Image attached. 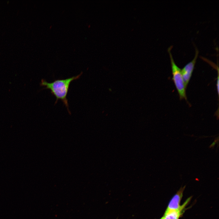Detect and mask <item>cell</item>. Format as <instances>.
<instances>
[{"instance_id":"obj_1","label":"cell","mask_w":219,"mask_h":219,"mask_svg":"<svg viewBox=\"0 0 219 219\" xmlns=\"http://www.w3.org/2000/svg\"><path fill=\"white\" fill-rule=\"evenodd\" d=\"M82 73V72L76 76H74L66 79L55 80L52 82H48L45 79H42L40 83V85L41 86H44L43 89L50 90L52 94L55 96L56 99L55 104L57 103L59 100H61L70 114L71 113L69 110L68 104L67 99L69 86L71 82L79 78Z\"/></svg>"},{"instance_id":"obj_2","label":"cell","mask_w":219,"mask_h":219,"mask_svg":"<svg viewBox=\"0 0 219 219\" xmlns=\"http://www.w3.org/2000/svg\"><path fill=\"white\" fill-rule=\"evenodd\" d=\"M172 46L168 49L171 61L172 71V79L179 94L181 99H185L187 100L185 87L182 78L181 70L175 63L171 53V50Z\"/></svg>"},{"instance_id":"obj_3","label":"cell","mask_w":219,"mask_h":219,"mask_svg":"<svg viewBox=\"0 0 219 219\" xmlns=\"http://www.w3.org/2000/svg\"><path fill=\"white\" fill-rule=\"evenodd\" d=\"M185 186L181 187L177 193L173 196L169 201L167 210H179L184 209L187 204L190 200V197L187 199L182 205H180V202L183 196Z\"/></svg>"},{"instance_id":"obj_4","label":"cell","mask_w":219,"mask_h":219,"mask_svg":"<svg viewBox=\"0 0 219 219\" xmlns=\"http://www.w3.org/2000/svg\"><path fill=\"white\" fill-rule=\"evenodd\" d=\"M195 51V55L193 59L186 64L181 70L182 78L186 88L188 85L192 75L199 54V51L197 48H196Z\"/></svg>"},{"instance_id":"obj_5","label":"cell","mask_w":219,"mask_h":219,"mask_svg":"<svg viewBox=\"0 0 219 219\" xmlns=\"http://www.w3.org/2000/svg\"><path fill=\"white\" fill-rule=\"evenodd\" d=\"M184 209L166 210L162 219H179L182 214Z\"/></svg>"},{"instance_id":"obj_6","label":"cell","mask_w":219,"mask_h":219,"mask_svg":"<svg viewBox=\"0 0 219 219\" xmlns=\"http://www.w3.org/2000/svg\"><path fill=\"white\" fill-rule=\"evenodd\" d=\"M217 141H218V137H217V139H215L214 140L213 143L210 146L209 148H212L214 147Z\"/></svg>"},{"instance_id":"obj_7","label":"cell","mask_w":219,"mask_h":219,"mask_svg":"<svg viewBox=\"0 0 219 219\" xmlns=\"http://www.w3.org/2000/svg\"><path fill=\"white\" fill-rule=\"evenodd\" d=\"M162 219V218H161V219Z\"/></svg>"}]
</instances>
